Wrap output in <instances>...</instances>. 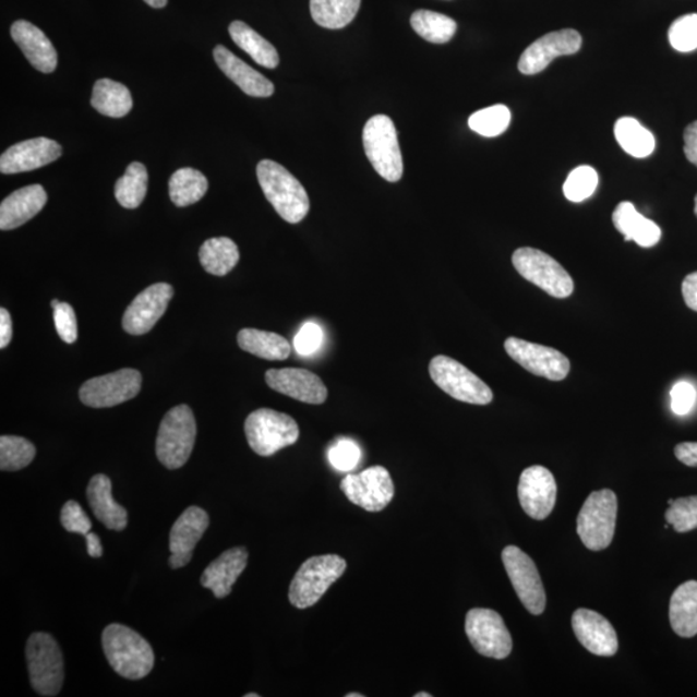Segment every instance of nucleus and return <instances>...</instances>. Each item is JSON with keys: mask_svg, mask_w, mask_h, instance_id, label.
Wrapping results in <instances>:
<instances>
[{"mask_svg": "<svg viewBox=\"0 0 697 697\" xmlns=\"http://www.w3.org/2000/svg\"><path fill=\"white\" fill-rule=\"evenodd\" d=\"M103 649L109 664L121 677L137 681L154 668L152 646L139 633L122 624H111L103 632Z\"/></svg>", "mask_w": 697, "mask_h": 697, "instance_id": "f257e3e1", "label": "nucleus"}, {"mask_svg": "<svg viewBox=\"0 0 697 697\" xmlns=\"http://www.w3.org/2000/svg\"><path fill=\"white\" fill-rule=\"evenodd\" d=\"M257 180L266 200L285 221L299 224L310 209L307 190L277 161L265 159L257 165Z\"/></svg>", "mask_w": 697, "mask_h": 697, "instance_id": "f03ea898", "label": "nucleus"}, {"mask_svg": "<svg viewBox=\"0 0 697 697\" xmlns=\"http://www.w3.org/2000/svg\"><path fill=\"white\" fill-rule=\"evenodd\" d=\"M347 569V562L336 554L315 555L302 563L288 591V600L296 609L304 610L319 603L334 582Z\"/></svg>", "mask_w": 697, "mask_h": 697, "instance_id": "7ed1b4c3", "label": "nucleus"}, {"mask_svg": "<svg viewBox=\"0 0 697 697\" xmlns=\"http://www.w3.org/2000/svg\"><path fill=\"white\" fill-rule=\"evenodd\" d=\"M196 422L192 408L180 405L166 413L157 436V457L167 469L184 467L193 453Z\"/></svg>", "mask_w": 697, "mask_h": 697, "instance_id": "20e7f679", "label": "nucleus"}, {"mask_svg": "<svg viewBox=\"0 0 697 697\" xmlns=\"http://www.w3.org/2000/svg\"><path fill=\"white\" fill-rule=\"evenodd\" d=\"M363 146L372 167L383 179L389 182L402 179V153L396 125L389 117L380 115L369 119L363 130Z\"/></svg>", "mask_w": 697, "mask_h": 697, "instance_id": "39448f33", "label": "nucleus"}, {"mask_svg": "<svg viewBox=\"0 0 697 697\" xmlns=\"http://www.w3.org/2000/svg\"><path fill=\"white\" fill-rule=\"evenodd\" d=\"M617 518V497L614 491L591 492L577 516V534L590 551L600 552L611 545Z\"/></svg>", "mask_w": 697, "mask_h": 697, "instance_id": "423d86ee", "label": "nucleus"}, {"mask_svg": "<svg viewBox=\"0 0 697 697\" xmlns=\"http://www.w3.org/2000/svg\"><path fill=\"white\" fill-rule=\"evenodd\" d=\"M244 432L253 453L265 457L295 445L300 436L298 422L271 408L253 411L244 422Z\"/></svg>", "mask_w": 697, "mask_h": 697, "instance_id": "0eeeda50", "label": "nucleus"}, {"mask_svg": "<svg viewBox=\"0 0 697 697\" xmlns=\"http://www.w3.org/2000/svg\"><path fill=\"white\" fill-rule=\"evenodd\" d=\"M26 660L34 692L40 696L59 695L65 671L55 638L47 633H34L26 644Z\"/></svg>", "mask_w": 697, "mask_h": 697, "instance_id": "6e6552de", "label": "nucleus"}, {"mask_svg": "<svg viewBox=\"0 0 697 697\" xmlns=\"http://www.w3.org/2000/svg\"><path fill=\"white\" fill-rule=\"evenodd\" d=\"M512 262L526 280L552 298L566 299L574 293L572 276L557 260L537 249L522 248L513 253Z\"/></svg>", "mask_w": 697, "mask_h": 697, "instance_id": "1a4fd4ad", "label": "nucleus"}, {"mask_svg": "<svg viewBox=\"0 0 697 697\" xmlns=\"http://www.w3.org/2000/svg\"><path fill=\"white\" fill-rule=\"evenodd\" d=\"M429 373L436 386L460 402L485 406L494 399L491 387L453 358L434 357Z\"/></svg>", "mask_w": 697, "mask_h": 697, "instance_id": "9d476101", "label": "nucleus"}, {"mask_svg": "<svg viewBox=\"0 0 697 697\" xmlns=\"http://www.w3.org/2000/svg\"><path fill=\"white\" fill-rule=\"evenodd\" d=\"M465 632L478 653L503 660L513 649V640L502 616L494 610L473 609L465 620Z\"/></svg>", "mask_w": 697, "mask_h": 697, "instance_id": "9b49d317", "label": "nucleus"}, {"mask_svg": "<svg viewBox=\"0 0 697 697\" xmlns=\"http://www.w3.org/2000/svg\"><path fill=\"white\" fill-rule=\"evenodd\" d=\"M502 558L520 602L530 614L541 615L545 610L546 596L534 562L514 545L504 549Z\"/></svg>", "mask_w": 697, "mask_h": 697, "instance_id": "f8f14e48", "label": "nucleus"}, {"mask_svg": "<svg viewBox=\"0 0 697 697\" xmlns=\"http://www.w3.org/2000/svg\"><path fill=\"white\" fill-rule=\"evenodd\" d=\"M141 384L143 377L137 370L123 369L88 380L81 387L80 398L82 404L88 407H115L135 398L141 390Z\"/></svg>", "mask_w": 697, "mask_h": 697, "instance_id": "ddd939ff", "label": "nucleus"}, {"mask_svg": "<svg viewBox=\"0 0 697 697\" xmlns=\"http://www.w3.org/2000/svg\"><path fill=\"white\" fill-rule=\"evenodd\" d=\"M506 353L533 375L545 377L551 382H562L568 376L572 364L569 359L557 349L544 345L528 343L517 337H509L504 344Z\"/></svg>", "mask_w": 697, "mask_h": 697, "instance_id": "4468645a", "label": "nucleus"}, {"mask_svg": "<svg viewBox=\"0 0 697 697\" xmlns=\"http://www.w3.org/2000/svg\"><path fill=\"white\" fill-rule=\"evenodd\" d=\"M340 488L351 503L373 513L384 510L394 497L390 473L378 465L345 477Z\"/></svg>", "mask_w": 697, "mask_h": 697, "instance_id": "2eb2a0df", "label": "nucleus"}, {"mask_svg": "<svg viewBox=\"0 0 697 697\" xmlns=\"http://www.w3.org/2000/svg\"><path fill=\"white\" fill-rule=\"evenodd\" d=\"M172 296L173 288L168 284H155L145 288L125 310L122 320L125 333L133 336L149 333L166 313Z\"/></svg>", "mask_w": 697, "mask_h": 697, "instance_id": "dca6fc26", "label": "nucleus"}, {"mask_svg": "<svg viewBox=\"0 0 697 697\" xmlns=\"http://www.w3.org/2000/svg\"><path fill=\"white\" fill-rule=\"evenodd\" d=\"M518 498L531 518L542 520L551 516L557 502V483L551 470L540 465L524 470L519 478Z\"/></svg>", "mask_w": 697, "mask_h": 697, "instance_id": "f3484780", "label": "nucleus"}, {"mask_svg": "<svg viewBox=\"0 0 697 697\" xmlns=\"http://www.w3.org/2000/svg\"><path fill=\"white\" fill-rule=\"evenodd\" d=\"M581 44V35L574 29L549 33L526 48L518 62L519 72L525 75L539 74L555 58L579 52Z\"/></svg>", "mask_w": 697, "mask_h": 697, "instance_id": "a211bd4d", "label": "nucleus"}, {"mask_svg": "<svg viewBox=\"0 0 697 697\" xmlns=\"http://www.w3.org/2000/svg\"><path fill=\"white\" fill-rule=\"evenodd\" d=\"M62 155V147L56 141L37 137L23 141L7 149L0 157V172L15 175L31 172L53 164Z\"/></svg>", "mask_w": 697, "mask_h": 697, "instance_id": "6ab92c4d", "label": "nucleus"}, {"mask_svg": "<svg viewBox=\"0 0 697 697\" xmlns=\"http://www.w3.org/2000/svg\"><path fill=\"white\" fill-rule=\"evenodd\" d=\"M265 380L273 390L302 404L322 405L328 397L321 377L304 369H273L266 372Z\"/></svg>", "mask_w": 697, "mask_h": 697, "instance_id": "aec40b11", "label": "nucleus"}, {"mask_svg": "<svg viewBox=\"0 0 697 697\" xmlns=\"http://www.w3.org/2000/svg\"><path fill=\"white\" fill-rule=\"evenodd\" d=\"M208 526V514L200 506H189L181 514L170 532V566L172 568L185 567L192 561L194 548Z\"/></svg>", "mask_w": 697, "mask_h": 697, "instance_id": "412c9836", "label": "nucleus"}, {"mask_svg": "<svg viewBox=\"0 0 697 697\" xmlns=\"http://www.w3.org/2000/svg\"><path fill=\"white\" fill-rule=\"evenodd\" d=\"M573 629L577 640L597 657H614L618 650L614 626L596 611L576 610L573 615Z\"/></svg>", "mask_w": 697, "mask_h": 697, "instance_id": "4be33fe9", "label": "nucleus"}, {"mask_svg": "<svg viewBox=\"0 0 697 697\" xmlns=\"http://www.w3.org/2000/svg\"><path fill=\"white\" fill-rule=\"evenodd\" d=\"M11 35L33 68L46 74L55 72L59 62L58 52L38 26L29 21L19 20L12 25Z\"/></svg>", "mask_w": 697, "mask_h": 697, "instance_id": "5701e85b", "label": "nucleus"}, {"mask_svg": "<svg viewBox=\"0 0 697 697\" xmlns=\"http://www.w3.org/2000/svg\"><path fill=\"white\" fill-rule=\"evenodd\" d=\"M249 552L243 546L231 548L224 552L204 569L201 584L213 590L216 598H225L231 593L232 587L248 567Z\"/></svg>", "mask_w": 697, "mask_h": 697, "instance_id": "b1692460", "label": "nucleus"}, {"mask_svg": "<svg viewBox=\"0 0 697 697\" xmlns=\"http://www.w3.org/2000/svg\"><path fill=\"white\" fill-rule=\"evenodd\" d=\"M47 200L45 188L38 184L16 190L0 204V229L23 227L45 208Z\"/></svg>", "mask_w": 697, "mask_h": 697, "instance_id": "393cba45", "label": "nucleus"}, {"mask_svg": "<svg viewBox=\"0 0 697 697\" xmlns=\"http://www.w3.org/2000/svg\"><path fill=\"white\" fill-rule=\"evenodd\" d=\"M214 58L221 72L235 82L244 94L252 97H271L274 94V89H276L274 84L237 58L227 47L217 46L214 49Z\"/></svg>", "mask_w": 697, "mask_h": 697, "instance_id": "a878e982", "label": "nucleus"}, {"mask_svg": "<svg viewBox=\"0 0 697 697\" xmlns=\"http://www.w3.org/2000/svg\"><path fill=\"white\" fill-rule=\"evenodd\" d=\"M87 498L95 517L109 530L123 531L129 524V513L119 505L111 494V481L108 476L96 474L89 481Z\"/></svg>", "mask_w": 697, "mask_h": 697, "instance_id": "bb28decb", "label": "nucleus"}, {"mask_svg": "<svg viewBox=\"0 0 697 697\" xmlns=\"http://www.w3.org/2000/svg\"><path fill=\"white\" fill-rule=\"evenodd\" d=\"M612 223L624 236L625 242L635 241L640 248L650 249L661 239V229L657 223L640 215L630 202H622L612 214Z\"/></svg>", "mask_w": 697, "mask_h": 697, "instance_id": "cd10ccee", "label": "nucleus"}, {"mask_svg": "<svg viewBox=\"0 0 697 697\" xmlns=\"http://www.w3.org/2000/svg\"><path fill=\"white\" fill-rule=\"evenodd\" d=\"M669 620L675 635L693 638L697 635V581L682 584L669 604Z\"/></svg>", "mask_w": 697, "mask_h": 697, "instance_id": "c85d7f7f", "label": "nucleus"}, {"mask_svg": "<svg viewBox=\"0 0 697 697\" xmlns=\"http://www.w3.org/2000/svg\"><path fill=\"white\" fill-rule=\"evenodd\" d=\"M238 345L248 353L266 361H285L291 356V345L284 336L256 328H243L238 334Z\"/></svg>", "mask_w": 697, "mask_h": 697, "instance_id": "c756f323", "label": "nucleus"}, {"mask_svg": "<svg viewBox=\"0 0 697 697\" xmlns=\"http://www.w3.org/2000/svg\"><path fill=\"white\" fill-rule=\"evenodd\" d=\"M232 41L250 55V58L266 69H274L279 65V55L276 47L267 41L262 35L252 29L242 21H235L229 26Z\"/></svg>", "mask_w": 697, "mask_h": 697, "instance_id": "7c9ffc66", "label": "nucleus"}, {"mask_svg": "<svg viewBox=\"0 0 697 697\" xmlns=\"http://www.w3.org/2000/svg\"><path fill=\"white\" fill-rule=\"evenodd\" d=\"M91 105L103 116L123 118L132 109V96L124 84L100 80L95 83Z\"/></svg>", "mask_w": 697, "mask_h": 697, "instance_id": "2f4dec72", "label": "nucleus"}, {"mask_svg": "<svg viewBox=\"0 0 697 697\" xmlns=\"http://www.w3.org/2000/svg\"><path fill=\"white\" fill-rule=\"evenodd\" d=\"M200 262L213 276H227L239 262L238 245L227 237L211 238L202 244Z\"/></svg>", "mask_w": 697, "mask_h": 697, "instance_id": "473e14b6", "label": "nucleus"}, {"mask_svg": "<svg viewBox=\"0 0 697 697\" xmlns=\"http://www.w3.org/2000/svg\"><path fill=\"white\" fill-rule=\"evenodd\" d=\"M361 0H310V13L326 29H343L354 20Z\"/></svg>", "mask_w": 697, "mask_h": 697, "instance_id": "72a5a7b5", "label": "nucleus"}, {"mask_svg": "<svg viewBox=\"0 0 697 697\" xmlns=\"http://www.w3.org/2000/svg\"><path fill=\"white\" fill-rule=\"evenodd\" d=\"M615 136L625 153L635 158H647L654 151V137L637 119L620 118L615 124Z\"/></svg>", "mask_w": 697, "mask_h": 697, "instance_id": "f704fd0d", "label": "nucleus"}, {"mask_svg": "<svg viewBox=\"0 0 697 697\" xmlns=\"http://www.w3.org/2000/svg\"><path fill=\"white\" fill-rule=\"evenodd\" d=\"M208 190V180L194 168H181L170 179V199L175 206L188 207L200 202Z\"/></svg>", "mask_w": 697, "mask_h": 697, "instance_id": "c9c22d12", "label": "nucleus"}, {"mask_svg": "<svg viewBox=\"0 0 697 697\" xmlns=\"http://www.w3.org/2000/svg\"><path fill=\"white\" fill-rule=\"evenodd\" d=\"M149 184L146 167L133 161L116 184V199L122 207L135 209L144 202Z\"/></svg>", "mask_w": 697, "mask_h": 697, "instance_id": "e433bc0d", "label": "nucleus"}, {"mask_svg": "<svg viewBox=\"0 0 697 697\" xmlns=\"http://www.w3.org/2000/svg\"><path fill=\"white\" fill-rule=\"evenodd\" d=\"M411 25L421 38L435 45L447 44L454 38L457 29L455 20L426 10L414 12L411 16Z\"/></svg>", "mask_w": 697, "mask_h": 697, "instance_id": "4c0bfd02", "label": "nucleus"}, {"mask_svg": "<svg viewBox=\"0 0 697 697\" xmlns=\"http://www.w3.org/2000/svg\"><path fill=\"white\" fill-rule=\"evenodd\" d=\"M37 449L31 441L16 435H2L0 438V469L17 471L31 465Z\"/></svg>", "mask_w": 697, "mask_h": 697, "instance_id": "58836bf2", "label": "nucleus"}, {"mask_svg": "<svg viewBox=\"0 0 697 697\" xmlns=\"http://www.w3.org/2000/svg\"><path fill=\"white\" fill-rule=\"evenodd\" d=\"M510 110L505 105H494L474 112L469 118V127L484 137H496L502 135L510 124Z\"/></svg>", "mask_w": 697, "mask_h": 697, "instance_id": "ea45409f", "label": "nucleus"}, {"mask_svg": "<svg viewBox=\"0 0 697 697\" xmlns=\"http://www.w3.org/2000/svg\"><path fill=\"white\" fill-rule=\"evenodd\" d=\"M598 182L600 178L593 167L580 166L568 175L563 193L569 202L580 203L594 194Z\"/></svg>", "mask_w": 697, "mask_h": 697, "instance_id": "a19ab883", "label": "nucleus"}, {"mask_svg": "<svg viewBox=\"0 0 697 697\" xmlns=\"http://www.w3.org/2000/svg\"><path fill=\"white\" fill-rule=\"evenodd\" d=\"M665 519L674 531L685 533L697 528V496L680 497L669 505Z\"/></svg>", "mask_w": 697, "mask_h": 697, "instance_id": "79ce46f5", "label": "nucleus"}, {"mask_svg": "<svg viewBox=\"0 0 697 697\" xmlns=\"http://www.w3.org/2000/svg\"><path fill=\"white\" fill-rule=\"evenodd\" d=\"M669 41L675 51L687 53L697 48V13L674 21L669 27Z\"/></svg>", "mask_w": 697, "mask_h": 697, "instance_id": "37998d69", "label": "nucleus"}, {"mask_svg": "<svg viewBox=\"0 0 697 697\" xmlns=\"http://www.w3.org/2000/svg\"><path fill=\"white\" fill-rule=\"evenodd\" d=\"M328 461L336 470L348 473L361 461L362 450L354 441L341 438L328 448Z\"/></svg>", "mask_w": 697, "mask_h": 697, "instance_id": "c03bdc74", "label": "nucleus"}, {"mask_svg": "<svg viewBox=\"0 0 697 697\" xmlns=\"http://www.w3.org/2000/svg\"><path fill=\"white\" fill-rule=\"evenodd\" d=\"M323 331L314 322H308L302 326L293 339L296 353L302 357L313 356L319 351L323 343Z\"/></svg>", "mask_w": 697, "mask_h": 697, "instance_id": "a18cd8bd", "label": "nucleus"}, {"mask_svg": "<svg viewBox=\"0 0 697 697\" xmlns=\"http://www.w3.org/2000/svg\"><path fill=\"white\" fill-rule=\"evenodd\" d=\"M61 525L68 532L81 533L86 537L93 528V524L83 510L82 506L73 500H70L61 509Z\"/></svg>", "mask_w": 697, "mask_h": 697, "instance_id": "49530a36", "label": "nucleus"}, {"mask_svg": "<svg viewBox=\"0 0 697 697\" xmlns=\"http://www.w3.org/2000/svg\"><path fill=\"white\" fill-rule=\"evenodd\" d=\"M53 320L56 331H58L61 339L68 344H73L77 339L76 315L72 305L67 302H60L53 309Z\"/></svg>", "mask_w": 697, "mask_h": 697, "instance_id": "de8ad7c7", "label": "nucleus"}, {"mask_svg": "<svg viewBox=\"0 0 697 697\" xmlns=\"http://www.w3.org/2000/svg\"><path fill=\"white\" fill-rule=\"evenodd\" d=\"M672 411L675 414H687L696 402V389L693 384L681 382L673 386L671 392Z\"/></svg>", "mask_w": 697, "mask_h": 697, "instance_id": "09e8293b", "label": "nucleus"}, {"mask_svg": "<svg viewBox=\"0 0 697 697\" xmlns=\"http://www.w3.org/2000/svg\"><path fill=\"white\" fill-rule=\"evenodd\" d=\"M674 455L686 467L697 468V442H683L675 446Z\"/></svg>", "mask_w": 697, "mask_h": 697, "instance_id": "8fccbe9b", "label": "nucleus"}, {"mask_svg": "<svg viewBox=\"0 0 697 697\" xmlns=\"http://www.w3.org/2000/svg\"><path fill=\"white\" fill-rule=\"evenodd\" d=\"M682 295L686 305L697 312V272L688 274L683 280Z\"/></svg>", "mask_w": 697, "mask_h": 697, "instance_id": "3c124183", "label": "nucleus"}, {"mask_svg": "<svg viewBox=\"0 0 697 697\" xmlns=\"http://www.w3.org/2000/svg\"><path fill=\"white\" fill-rule=\"evenodd\" d=\"M683 139H685L686 158L697 167V121L687 125Z\"/></svg>", "mask_w": 697, "mask_h": 697, "instance_id": "603ef678", "label": "nucleus"}, {"mask_svg": "<svg viewBox=\"0 0 697 697\" xmlns=\"http://www.w3.org/2000/svg\"><path fill=\"white\" fill-rule=\"evenodd\" d=\"M12 320L9 310L5 308L0 309V348L4 349L9 347L12 340Z\"/></svg>", "mask_w": 697, "mask_h": 697, "instance_id": "864d4df0", "label": "nucleus"}, {"mask_svg": "<svg viewBox=\"0 0 697 697\" xmlns=\"http://www.w3.org/2000/svg\"><path fill=\"white\" fill-rule=\"evenodd\" d=\"M84 538H86L87 541V553L89 557L100 558L103 555V545L100 538H98L97 534L94 532L87 533Z\"/></svg>", "mask_w": 697, "mask_h": 697, "instance_id": "5fc2aeb1", "label": "nucleus"}, {"mask_svg": "<svg viewBox=\"0 0 697 697\" xmlns=\"http://www.w3.org/2000/svg\"><path fill=\"white\" fill-rule=\"evenodd\" d=\"M144 2L153 7V9H165L168 0H144Z\"/></svg>", "mask_w": 697, "mask_h": 697, "instance_id": "6e6d98bb", "label": "nucleus"}, {"mask_svg": "<svg viewBox=\"0 0 697 697\" xmlns=\"http://www.w3.org/2000/svg\"><path fill=\"white\" fill-rule=\"evenodd\" d=\"M414 697H432V695L428 694V693H419V694L414 695Z\"/></svg>", "mask_w": 697, "mask_h": 697, "instance_id": "4d7b16f0", "label": "nucleus"}, {"mask_svg": "<svg viewBox=\"0 0 697 697\" xmlns=\"http://www.w3.org/2000/svg\"><path fill=\"white\" fill-rule=\"evenodd\" d=\"M60 304V301L58 299H55L51 301V307L55 309L56 307H58Z\"/></svg>", "mask_w": 697, "mask_h": 697, "instance_id": "13d9d810", "label": "nucleus"}, {"mask_svg": "<svg viewBox=\"0 0 697 697\" xmlns=\"http://www.w3.org/2000/svg\"><path fill=\"white\" fill-rule=\"evenodd\" d=\"M347 697H363V695L356 693V694H348Z\"/></svg>", "mask_w": 697, "mask_h": 697, "instance_id": "bf43d9fd", "label": "nucleus"}, {"mask_svg": "<svg viewBox=\"0 0 697 697\" xmlns=\"http://www.w3.org/2000/svg\"><path fill=\"white\" fill-rule=\"evenodd\" d=\"M695 215L697 217V195L695 196Z\"/></svg>", "mask_w": 697, "mask_h": 697, "instance_id": "052dcab7", "label": "nucleus"}, {"mask_svg": "<svg viewBox=\"0 0 697 697\" xmlns=\"http://www.w3.org/2000/svg\"><path fill=\"white\" fill-rule=\"evenodd\" d=\"M259 696L260 695H257V694H248V695H245V697H259Z\"/></svg>", "mask_w": 697, "mask_h": 697, "instance_id": "680f3d73", "label": "nucleus"}, {"mask_svg": "<svg viewBox=\"0 0 697 697\" xmlns=\"http://www.w3.org/2000/svg\"><path fill=\"white\" fill-rule=\"evenodd\" d=\"M673 502H674V500H673V498H669V500H668V504H669V505H672V504H673Z\"/></svg>", "mask_w": 697, "mask_h": 697, "instance_id": "e2e57ef3", "label": "nucleus"}]
</instances>
